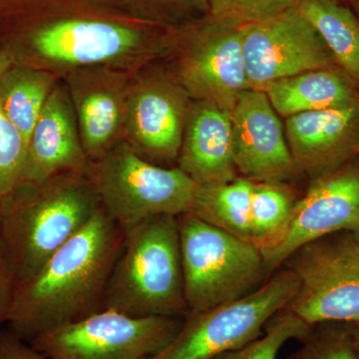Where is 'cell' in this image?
<instances>
[{
  "mask_svg": "<svg viewBox=\"0 0 359 359\" xmlns=\"http://www.w3.org/2000/svg\"><path fill=\"white\" fill-rule=\"evenodd\" d=\"M170 30L93 0H0V49L60 79L89 66L133 72L162 57Z\"/></svg>",
  "mask_w": 359,
  "mask_h": 359,
  "instance_id": "cell-1",
  "label": "cell"
},
{
  "mask_svg": "<svg viewBox=\"0 0 359 359\" xmlns=\"http://www.w3.org/2000/svg\"><path fill=\"white\" fill-rule=\"evenodd\" d=\"M123 229L102 207L32 278L16 285L6 323L28 344L105 309Z\"/></svg>",
  "mask_w": 359,
  "mask_h": 359,
  "instance_id": "cell-2",
  "label": "cell"
},
{
  "mask_svg": "<svg viewBox=\"0 0 359 359\" xmlns=\"http://www.w3.org/2000/svg\"><path fill=\"white\" fill-rule=\"evenodd\" d=\"M101 209L86 174L68 172L21 181L2 198L0 250L16 285L32 278Z\"/></svg>",
  "mask_w": 359,
  "mask_h": 359,
  "instance_id": "cell-3",
  "label": "cell"
},
{
  "mask_svg": "<svg viewBox=\"0 0 359 359\" xmlns=\"http://www.w3.org/2000/svg\"><path fill=\"white\" fill-rule=\"evenodd\" d=\"M122 229L105 309L133 318L188 313L178 217L161 215Z\"/></svg>",
  "mask_w": 359,
  "mask_h": 359,
  "instance_id": "cell-4",
  "label": "cell"
},
{
  "mask_svg": "<svg viewBox=\"0 0 359 359\" xmlns=\"http://www.w3.org/2000/svg\"><path fill=\"white\" fill-rule=\"evenodd\" d=\"M243 26L207 13L171 28L161 60L194 101L231 111L250 89Z\"/></svg>",
  "mask_w": 359,
  "mask_h": 359,
  "instance_id": "cell-5",
  "label": "cell"
},
{
  "mask_svg": "<svg viewBox=\"0 0 359 359\" xmlns=\"http://www.w3.org/2000/svg\"><path fill=\"white\" fill-rule=\"evenodd\" d=\"M187 306L204 311L259 289L269 276L261 250L191 214L178 217Z\"/></svg>",
  "mask_w": 359,
  "mask_h": 359,
  "instance_id": "cell-6",
  "label": "cell"
},
{
  "mask_svg": "<svg viewBox=\"0 0 359 359\" xmlns=\"http://www.w3.org/2000/svg\"><path fill=\"white\" fill-rule=\"evenodd\" d=\"M86 175L104 211L122 228L161 215L188 214L198 187L178 167L152 164L125 142L90 162Z\"/></svg>",
  "mask_w": 359,
  "mask_h": 359,
  "instance_id": "cell-7",
  "label": "cell"
},
{
  "mask_svg": "<svg viewBox=\"0 0 359 359\" xmlns=\"http://www.w3.org/2000/svg\"><path fill=\"white\" fill-rule=\"evenodd\" d=\"M299 280L285 268L236 301L190 311L173 341L152 359H211L247 346L264 334L275 314L289 306Z\"/></svg>",
  "mask_w": 359,
  "mask_h": 359,
  "instance_id": "cell-8",
  "label": "cell"
},
{
  "mask_svg": "<svg viewBox=\"0 0 359 359\" xmlns=\"http://www.w3.org/2000/svg\"><path fill=\"white\" fill-rule=\"evenodd\" d=\"M283 266L299 280L287 306L309 325L359 323V250L351 231L318 238L292 252Z\"/></svg>",
  "mask_w": 359,
  "mask_h": 359,
  "instance_id": "cell-9",
  "label": "cell"
},
{
  "mask_svg": "<svg viewBox=\"0 0 359 359\" xmlns=\"http://www.w3.org/2000/svg\"><path fill=\"white\" fill-rule=\"evenodd\" d=\"M183 321L176 316L133 318L105 309L30 344L52 359H152L173 341Z\"/></svg>",
  "mask_w": 359,
  "mask_h": 359,
  "instance_id": "cell-10",
  "label": "cell"
},
{
  "mask_svg": "<svg viewBox=\"0 0 359 359\" xmlns=\"http://www.w3.org/2000/svg\"><path fill=\"white\" fill-rule=\"evenodd\" d=\"M192 99L161 59L130 78L124 142L144 160L176 167Z\"/></svg>",
  "mask_w": 359,
  "mask_h": 359,
  "instance_id": "cell-11",
  "label": "cell"
},
{
  "mask_svg": "<svg viewBox=\"0 0 359 359\" xmlns=\"http://www.w3.org/2000/svg\"><path fill=\"white\" fill-rule=\"evenodd\" d=\"M242 41L252 90L264 92L283 78L337 65L320 33L297 6L271 20L243 26Z\"/></svg>",
  "mask_w": 359,
  "mask_h": 359,
  "instance_id": "cell-12",
  "label": "cell"
},
{
  "mask_svg": "<svg viewBox=\"0 0 359 359\" xmlns=\"http://www.w3.org/2000/svg\"><path fill=\"white\" fill-rule=\"evenodd\" d=\"M358 226L359 158L311 180L282 235L261 250L269 275L302 245L339 231H353Z\"/></svg>",
  "mask_w": 359,
  "mask_h": 359,
  "instance_id": "cell-13",
  "label": "cell"
},
{
  "mask_svg": "<svg viewBox=\"0 0 359 359\" xmlns=\"http://www.w3.org/2000/svg\"><path fill=\"white\" fill-rule=\"evenodd\" d=\"M233 161L238 176L252 182H287L301 175L266 92H242L231 111Z\"/></svg>",
  "mask_w": 359,
  "mask_h": 359,
  "instance_id": "cell-14",
  "label": "cell"
},
{
  "mask_svg": "<svg viewBox=\"0 0 359 359\" xmlns=\"http://www.w3.org/2000/svg\"><path fill=\"white\" fill-rule=\"evenodd\" d=\"M131 73L99 65L80 68L62 78L90 162L124 142Z\"/></svg>",
  "mask_w": 359,
  "mask_h": 359,
  "instance_id": "cell-15",
  "label": "cell"
},
{
  "mask_svg": "<svg viewBox=\"0 0 359 359\" xmlns=\"http://www.w3.org/2000/svg\"><path fill=\"white\" fill-rule=\"evenodd\" d=\"M285 137L299 173L311 180L359 158V99L285 119Z\"/></svg>",
  "mask_w": 359,
  "mask_h": 359,
  "instance_id": "cell-16",
  "label": "cell"
},
{
  "mask_svg": "<svg viewBox=\"0 0 359 359\" xmlns=\"http://www.w3.org/2000/svg\"><path fill=\"white\" fill-rule=\"evenodd\" d=\"M89 165L69 94L61 79L30 135L21 181L39 183L68 172L87 174Z\"/></svg>",
  "mask_w": 359,
  "mask_h": 359,
  "instance_id": "cell-17",
  "label": "cell"
},
{
  "mask_svg": "<svg viewBox=\"0 0 359 359\" xmlns=\"http://www.w3.org/2000/svg\"><path fill=\"white\" fill-rule=\"evenodd\" d=\"M176 167L197 185L229 183L238 178L230 111L192 100Z\"/></svg>",
  "mask_w": 359,
  "mask_h": 359,
  "instance_id": "cell-18",
  "label": "cell"
},
{
  "mask_svg": "<svg viewBox=\"0 0 359 359\" xmlns=\"http://www.w3.org/2000/svg\"><path fill=\"white\" fill-rule=\"evenodd\" d=\"M273 109L287 118L346 105L359 99V86L339 66L283 78L264 90Z\"/></svg>",
  "mask_w": 359,
  "mask_h": 359,
  "instance_id": "cell-19",
  "label": "cell"
},
{
  "mask_svg": "<svg viewBox=\"0 0 359 359\" xmlns=\"http://www.w3.org/2000/svg\"><path fill=\"white\" fill-rule=\"evenodd\" d=\"M60 80L53 73L16 65L0 77V106L27 146L45 104Z\"/></svg>",
  "mask_w": 359,
  "mask_h": 359,
  "instance_id": "cell-20",
  "label": "cell"
},
{
  "mask_svg": "<svg viewBox=\"0 0 359 359\" xmlns=\"http://www.w3.org/2000/svg\"><path fill=\"white\" fill-rule=\"evenodd\" d=\"M299 13L314 26L335 62L359 86V20L335 0H299Z\"/></svg>",
  "mask_w": 359,
  "mask_h": 359,
  "instance_id": "cell-21",
  "label": "cell"
},
{
  "mask_svg": "<svg viewBox=\"0 0 359 359\" xmlns=\"http://www.w3.org/2000/svg\"><path fill=\"white\" fill-rule=\"evenodd\" d=\"M252 186L254 182L241 176L229 183L198 185L189 214L235 237L252 242Z\"/></svg>",
  "mask_w": 359,
  "mask_h": 359,
  "instance_id": "cell-22",
  "label": "cell"
},
{
  "mask_svg": "<svg viewBox=\"0 0 359 359\" xmlns=\"http://www.w3.org/2000/svg\"><path fill=\"white\" fill-rule=\"evenodd\" d=\"M297 194L285 182H254L250 198V233L259 250L276 242L289 223Z\"/></svg>",
  "mask_w": 359,
  "mask_h": 359,
  "instance_id": "cell-23",
  "label": "cell"
},
{
  "mask_svg": "<svg viewBox=\"0 0 359 359\" xmlns=\"http://www.w3.org/2000/svg\"><path fill=\"white\" fill-rule=\"evenodd\" d=\"M111 9L164 27H176L209 13L208 0H93Z\"/></svg>",
  "mask_w": 359,
  "mask_h": 359,
  "instance_id": "cell-24",
  "label": "cell"
},
{
  "mask_svg": "<svg viewBox=\"0 0 359 359\" xmlns=\"http://www.w3.org/2000/svg\"><path fill=\"white\" fill-rule=\"evenodd\" d=\"M311 325L287 308L278 311L264 327V334L247 346L219 354L211 359H278V353L290 340H302Z\"/></svg>",
  "mask_w": 359,
  "mask_h": 359,
  "instance_id": "cell-25",
  "label": "cell"
},
{
  "mask_svg": "<svg viewBox=\"0 0 359 359\" xmlns=\"http://www.w3.org/2000/svg\"><path fill=\"white\" fill-rule=\"evenodd\" d=\"M287 359H359L346 323L313 325Z\"/></svg>",
  "mask_w": 359,
  "mask_h": 359,
  "instance_id": "cell-26",
  "label": "cell"
},
{
  "mask_svg": "<svg viewBox=\"0 0 359 359\" xmlns=\"http://www.w3.org/2000/svg\"><path fill=\"white\" fill-rule=\"evenodd\" d=\"M27 142L0 106V195L6 196L22 178Z\"/></svg>",
  "mask_w": 359,
  "mask_h": 359,
  "instance_id": "cell-27",
  "label": "cell"
},
{
  "mask_svg": "<svg viewBox=\"0 0 359 359\" xmlns=\"http://www.w3.org/2000/svg\"><path fill=\"white\" fill-rule=\"evenodd\" d=\"M299 0H208L209 13L242 25L264 22L297 6Z\"/></svg>",
  "mask_w": 359,
  "mask_h": 359,
  "instance_id": "cell-28",
  "label": "cell"
},
{
  "mask_svg": "<svg viewBox=\"0 0 359 359\" xmlns=\"http://www.w3.org/2000/svg\"><path fill=\"white\" fill-rule=\"evenodd\" d=\"M0 359H52L11 330H0Z\"/></svg>",
  "mask_w": 359,
  "mask_h": 359,
  "instance_id": "cell-29",
  "label": "cell"
},
{
  "mask_svg": "<svg viewBox=\"0 0 359 359\" xmlns=\"http://www.w3.org/2000/svg\"><path fill=\"white\" fill-rule=\"evenodd\" d=\"M15 287V278L0 250V330L8 318Z\"/></svg>",
  "mask_w": 359,
  "mask_h": 359,
  "instance_id": "cell-30",
  "label": "cell"
},
{
  "mask_svg": "<svg viewBox=\"0 0 359 359\" xmlns=\"http://www.w3.org/2000/svg\"><path fill=\"white\" fill-rule=\"evenodd\" d=\"M356 353L359 355V323H346Z\"/></svg>",
  "mask_w": 359,
  "mask_h": 359,
  "instance_id": "cell-31",
  "label": "cell"
},
{
  "mask_svg": "<svg viewBox=\"0 0 359 359\" xmlns=\"http://www.w3.org/2000/svg\"><path fill=\"white\" fill-rule=\"evenodd\" d=\"M11 65H13V62H11V59L0 49V77L4 75V73L6 72Z\"/></svg>",
  "mask_w": 359,
  "mask_h": 359,
  "instance_id": "cell-32",
  "label": "cell"
},
{
  "mask_svg": "<svg viewBox=\"0 0 359 359\" xmlns=\"http://www.w3.org/2000/svg\"><path fill=\"white\" fill-rule=\"evenodd\" d=\"M351 9H353V13H355L359 20V0H355V2L351 6Z\"/></svg>",
  "mask_w": 359,
  "mask_h": 359,
  "instance_id": "cell-33",
  "label": "cell"
},
{
  "mask_svg": "<svg viewBox=\"0 0 359 359\" xmlns=\"http://www.w3.org/2000/svg\"><path fill=\"white\" fill-rule=\"evenodd\" d=\"M351 233H353L354 242H355V244L358 245L359 250V226L358 229H356V230L351 231Z\"/></svg>",
  "mask_w": 359,
  "mask_h": 359,
  "instance_id": "cell-34",
  "label": "cell"
},
{
  "mask_svg": "<svg viewBox=\"0 0 359 359\" xmlns=\"http://www.w3.org/2000/svg\"><path fill=\"white\" fill-rule=\"evenodd\" d=\"M335 1L340 2V4H344V6L351 7L354 2H355V0H335Z\"/></svg>",
  "mask_w": 359,
  "mask_h": 359,
  "instance_id": "cell-35",
  "label": "cell"
},
{
  "mask_svg": "<svg viewBox=\"0 0 359 359\" xmlns=\"http://www.w3.org/2000/svg\"><path fill=\"white\" fill-rule=\"evenodd\" d=\"M2 198H4V196L0 195V209H1Z\"/></svg>",
  "mask_w": 359,
  "mask_h": 359,
  "instance_id": "cell-36",
  "label": "cell"
}]
</instances>
